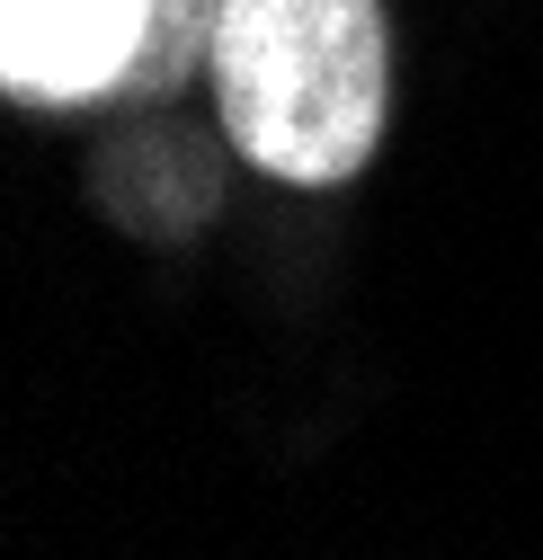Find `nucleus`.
I'll use <instances>...</instances> for the list:
<instances>
[{"label": "nucleus", "instance_id": "f03ea898", "mask_svg": "<svg viewBox=\"0 0 543 560\" xmlns=\"http://www.w3.org/2000/svg\"><path fill=\"white\" fill-rule=\"evenodd\" d=\"M161 0H0V81L27 107H81L143 72Z\"/></svg>", "mask_w": 543, "mask_h": 560}, {"label": "nucleus", "instance_id": "f257e3e1", "mask_svg": "<svg viewBox=\"0 0 543 560\" xmlns=\"http://www.w3.org/2000/svg\"><path fill=\"white\" fill-rule=\"evenodd\" d=\"M223 133L277 187H348L383 143V10L374 0H223L215 19Z\"/></svg>", "mask_w": 543, "mask_h": 560}]
</instances>
